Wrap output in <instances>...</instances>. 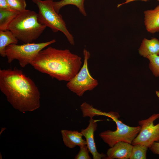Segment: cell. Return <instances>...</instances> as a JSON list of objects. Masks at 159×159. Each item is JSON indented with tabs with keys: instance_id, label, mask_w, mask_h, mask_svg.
Segmentation results:
<instances>
[{
	"instance_id": "5",
	"label": "cell",
	"mask_w": 159,
	"mask_h": 159,
	"mask_svg": "<svg viewBox=\"0 0 159 159\" xmlns=\"http://www.w3.org/2000/svg\"><path fill=\"white\" fill-rule=\"evenodd\" d=\"M56 42V40L53 39L40 43H29L20 45L11 44L5 49L8 62L10 63L14 59H17L20 66L24 68L30 64L33 58L40 51Z\"/></svg>"
},
{
	"instance_id": "3",
	"label": "cell",
	"mask_w": 159,
	"mask_h": 159,
	"mask_svg": "<svg viewBox=\"0 0 159 159\" xmlns=\"http://www.w3.org/2000/svg\"><path fill=\"white\" fill-rule=\"evenodd\" d=\"M46 27L39 21L38 13L26 9L20 12L13 19L8 30L19 41L27 43L37 39Z\"/></svg>"
},
{
	"instance_id": "4",
	"label": "cell",
	"mask_w": 159,
	"mask_h": 159,
	"mask_svg": "<svg viewBox=\"0 0 159 159\" xmlns=\"http://www.w3.org/2000/svg\"><path fill=\"white\" fill-rule=\"evenodd\" d=\"M38 8V19L42 24L49 27L54 32L60 31L71 45H74L73 35L67 29L62 16L54 9L53 0H32Z\"/></svg>"
},
{
	"instance_id": "8",
	"label": "cell",
	"mask_w": 159,
	"mask_h": 159,
	"mask_svg": "<svg viewBox=\"0 0 159 159\" xmlns=\"http://www.w3.org/2000/svg\"><path fill=\"white\" fill-rule=\"evenodd\" d=\"M159 118V113L154 114L147 119L139 121L140 130L131 144H141L150 148L154 142L159 141V122L154 124Z\"/></svg>"
},
{
	"instance_id": "14",
	"label": "cell",
	"mask_w": 159,
	"mask_h": 159,
	"mask_svg": "<svg viewBox=\"0 0 159 159\" xmlns=\"http://www.w3.org/2000/svg\"><path fill=\"white\" fill-rule=\"evenodd\" d=\"M19 40L10 30H0V55L3 57L6 56L5 49L12 44H17Z\"/></svg>"
},
{
	"instance_id": "24",
	"label": "cell",
	"mask_w": 159,
	"mask_h": 159,
	"mask_svg": "<svg viewBox=\"0 0 159 159\" xmlns=\"http://www.w3.org/2000/svg\"><path fill=\"white\" fill-rule=\"evenodd\" d=\"M137 0H141L142 1H146L149 0H125V1L124 2L122 3H121V4H118L117 5V7L118 8L123 4H128L131 2H132V1H137ZM157 0L159 1V0Z\"/></svg>"
},
{
	"instance_id": "16",
	"label": "cell",
	"mask_w": 159,
	"mask_h": 159,
	"mask_svg": "<svg viewBox=\"0 0 159 159\" xmlns=\"http://www.w3.org/2000/svg\"><path fill=\"white\" fill-rule=\"evenodd\" d=\"M85 0H61L53 2V6L54 10L58 14L60 9L63 6L68 5L75 6L79 9L80 12L84 16H87L84 7Z\"/></svg>"
},
{
	"instance_id": "17",
	"label": "cell",
	"mask_w": 159,
	"mask_h": 159,
	"mask_svg": "<svg viewBox=\"0 0 159 159\" xmlns=\"http://www.w3.org/2000/svg\"><path fill=\"white\" fill-rule=\"evenodd\" d=\"M80 107L83 117H89L90 118H92L95 116L102 115L110 118L111 115V112L108 113L102 112L94 108L92 105H90L86 102L83 103L81 105Z\"/></svg>"
},
{
	"instance_id": "25",
	"label": "cell",
	"mask_w": 159,
	"mask_h": 159,
	"mask_svg": "<svg viewBox=\"0 0 159 159\" xmlns=\"http://www.w3.org/2000/svg\"><path fill=\"white\" fill-rule=\"evenodd\" d=\"M156 94L157 97L159 98V91H156Z\"/></svg>"
},
{
	"instance_id": "23",
	"label": "cell",
	"mask_w": 159,
	"mask_h": 159,
	"mask_svg": "<svg viewBox=\"0 0 159 159\" xmlns=\"http://www.w3.org/2000/svg\"><path fill=\"white\" fill-rule=\"evenodd\" d=\"M0 9L12 10L9 7L6 0H0Z\"/></svg>"
},
{
	"instance_id": "12",
	"label": "cell",
	"mask_w": 159,
	"mask_h": 159,
	"mask_svg": "<svg viewBox=\"0 0 159 159\" xmlns=\"http://www.w3.org/2000/svg\"><path fill=\"white\" fill-rule=\"evenodd\" d=\"M144 23L148 32L154 34L159 32V5L153 9L144 11Z\"/></svg>"
},
{
	"instance_id": "2",
	"label": "cell",
	"mask_w": 159,
	"mask_h": 159,
	"mask_svg": "<svg viewBox=\"0 0 159 159\" xmlns=\"http://www.w3.org/2000/svg\"><path fill=\"white\" fill-rule=\"evenodd\" d=\"M82 64L81 57L69 50L52 47L40 51L30 64L41 72L59 81L67 82L78 73Z\"/></svg>"
},
{
	"instance_id": "11",
	"label": "cell",
	"mask_w": 159,
	"mask_h": 159,
	"mask_svg": "<svg viewBox=\"0 0 159 159\" xmlns=\"http://www.w3.org/2000/svg\"><path fill=\"white\" fill-rule=\"evenodd\" d=\"M61 132L64 145L69 148H73L77 146L87 145V141L82 138L83 135L81 132L62 130Z\"/></svg>"
},
{
	"instance_id": "7",
	"label": "cell",
	"mask_w": 159,
	"mask_h": 159,
	"mask_svg": "<svg viewBox=\"0 0 159 159\" xmlns=\"http://www.w3.org/2000/svg\"><path fill=\"white\" fill-rule=\"evenodd\" d=\"M117 113L112 119L116 123L117 129L115 131L110 130L101 132L99 134L103 141L112 147L119 142L122 141L131 144L133 140L139 133L141 128L140 125L131 127L123 123L118 119Z\"/></svg>"
},
{
	"instance_id": "20",
	"label": "cell",
	"mask_w": 159,
	"mask_h": 159,
	"mask_svg": "<svg viewBox=\"0 0 159 159\" xmlns=\"http://www.w3.org/2000/svg\"><path fill=\"white\" fill-rule=\"evenodd\" d=\"M9 7L12 9L20 12L26 10L25 0H6Z\"/></svg>"
},
{
	"instance_id": "13",
	"label": "cell",
	"mask_w": 159,
	"mask_h": 159,
	"mask_svg": "<svg viewBox=\"0 0 159 159\" xmlns=\"http://www.w3.org/2000/svg\"><path fill=\"white\" fill-rule=\"evenodd\" d=\"M140 54L144 57L149 55H159V40L156 38L150 39L144 38L139 50Z\"/></svg>"
},
{
	"instance_id": "9",
	"label": "cell",
	"mask_w": 159,
	"mask_h": 159,
	"mask_svg": "<svg viewBox=\"0 0 159 159\" xmlns=\"http://www.w3.org/2000/svg\"><path fill=\"white\" fill-rule=\"evenodd\" d=\"M99 120H95L90 118L89 124L85 129H82L81 132L85 137L87 142V145L89 152L92 155L94 159L106 158V155L103 153H100L98 152L94 139V133L97 127V122Z\"/></svg>"
},
{
	"instance_id": "15",
	"label": "cell",
	"mask_w": 159,
	"mask_h": 159,
	"mask_svg": "<svg viewBox=\"0 0 159 159\" xmlns=\"http://www.w3.org/2000/svg\"><path fill=\"white\" fill-rule=\"evenodd\" d=\"M20 13L12 10L0 9V30H8L10 23Z\"/></svg>"
},
{
	"instance_id": "21",
	"label": "cell",
	"mask_w": 159,
	"mask_h": 159,
	"mask_svg": "<svg viewBox=\"0 0 159 159\" xmlns=\"http://www.w3.org/2000/svg\"><path fill=\"white\" fill-rule=\"evenodd\" d=\"M79 152L75 157V159H91V158L89 154V152L87 145H83L80 146Z\"/></svg>"
},
{
	"instance_id": "19",
	"label": "cell",
	"mask_w": 159,
	"mask_h": 159,
	"mask_svg": "<svg viewBox=\"0 0 159 159\" xmlns=\"http://www.w3.org/2000/svg\"><path fill=\"white\" fill-rule=\"evenodd\" d=\"M146 58L149 60V68L153 74L156 77H159V55H150Z\"/></svg>"
},
{
	"instance_id": "10",
	"label": "cell",
	"mask_w": 159,
	"mask_h": 159,
	"mask_svg": "<svg viewBox=\"0 0 159 159\" xmlns=\"http://www.w3.org/2000/svg\"><path fill=\"white\" fill-rule=\"evenodd\" d=\"M132 146L127 142H118L107 150L105 159H129Z\"/></svg>"
},
{
	"instance_id": "6",
	"label": "cell",
	"mask_w": 159,
	"mask_h": 159,
	"mask_svg": "<svg viewBox=\"0 0 159 159\" xmlns=\"http://www.w3.org/2000/svg\"><path fill=\"white\" fill-rule=\"evenodd\" d=\"M83 53L84 62L82 67L77 74L66 84L70 90L79 97L82 96L87 91L92 90L98 85V81L90 74L88 68L90 52L85 49Z\"/></svg>"
},
{
	"instance_id": "22",
	"label": "cell",
	"mask_w": 159,
	"mask_h": 159,
	"mask_svg": "<svg viewBox=\"0 0 159 159\" xmlns=\"http://www.w3.org/2000/svg\"><path fill=\"white\" fill-rule=\"evenodd\" d=\"M149 148L153 153L159 155V142H155Z\"/></svg>"
},
{
	"instance_id": "18",
	"label": "cell",
	"mask_w": 159,
	"mask_h": 159,
	"mask_svg": "<svg viewBox=\"0 0 159 159\" xmlns=\"http://www.w3.org/2000/svg\"><path fill=\"white\" fill-rule=\"evenodd\" d=\"M130 159H145L148 148L146 146L136 144L132 145Z\"/></svg>"
},
{
	"instance_id": "1",
	"label": "cell",
	"mask_w": 159,
	"mask_h": 159,
	"mask_svg": "<svg viewBox=\"0 0 159 159\" xmlns=\"http://www.w3.org/2000/svg\"><path fill=\"white\" fill-rule=\"evenodd\" d=\"M0 90L12 107L21 112L33 111L40 107L38 87L21 70L0 69Z\"/></svg>"
}]
</instances>
